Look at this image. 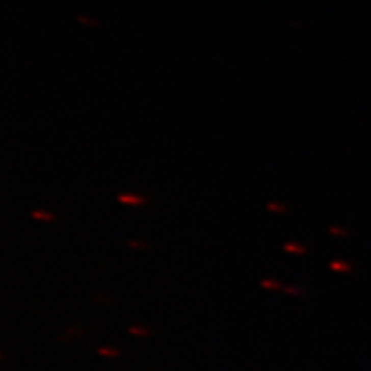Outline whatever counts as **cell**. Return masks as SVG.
Here are the masks:
<instances>
[{"instance_id": "obj_4", "label": "cell", "mask_w": 371, "mask_h": 371, "mask_svg": "<svg viewBox=\"0 0 371 371\" xmlns=\"http://www.w3.org/2000/svg\"><path fill=\"white\" fill-rule=\"evenodd\" d=\"M261 288L264 289H282V283L280 282H277V280H272V278H263V280L260 282Z\"/></svg>"}, {"instance_id": "obj_6", "label": "cell", "mask_w": 371, "mask_h": 371, "mask_svg": "<svg viewBox=\"0 0 371 371\" xmlns=\"http://www.w3.org/2000/svg\"><path fill=\"white\" fill-rule=\"evenodd\" d=\"M128 246L131 249H146L147 248V245L144 242H141V240H130L128 242Z\"/></svg>"}, {"instance_id": "obj_3", "label": "cell", "mask_w": 371, "mask_h": 371, "mask_svg": "<svg viewBox=\"0 0 371 371\" xmlns=\"http://www.w3.org/2000/svg\"><path fill=\"white\" fill-rule=\"evenodd\" d=\"M266 209L272 214H286V206L285 204H280L277 201H268L266 203Z\"/></svg>"}, {"instance_id": "obj_1", "label": "cell", "mask_w": 371, "mask_h": 371, "mask_svg": "<svg viewBox=\"0 0 371 371\" xmlns=\"http://www.w3.org/2000/svg\"><path fill=\"white\" fill-rule=\"evenodd\" d=\"M118 201L122 203V204H127V206H143V204L147 203L146 197L138 195V194H130V192L118 195Z\"/></svg>"}, {"instance_id": "obj_2", "label": "cell", "mask_w": 371, "mask_h": 371, "mask_svg": "<svg viewBox=\"0 0 371 371\" xmlns=\"http://www.w3.org/2000/svg\"><path fill=\"white\" fill-rule=\"evenodd\" d=\"M31 218L36 220V221H42V223H53L56 220V215L51 214L50 210H45V209H36L31 212Z\"/></svg>"}, {"instance_id": "obj_5", "label": "cell", "mask_w": 371, "mask_h": 371, "mask_svg": "<svg viewBox=\"0 0 371 371\" xmlns=\"http://www.w3.org/2000/svg\"><path fill=\"white\" fill-rule=\"evenodd\" d=\"M283 249H285L286 252H289V254H303V252H305L303 246H300V245H297V243H285V245H283Z\"/></svg>"}]
</instances>
